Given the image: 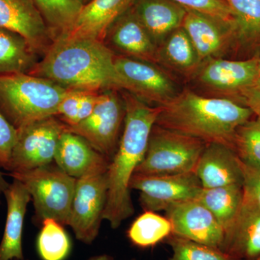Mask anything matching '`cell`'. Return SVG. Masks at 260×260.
<instances>
[{
	"mask_svg": "<svg viewBox=\"0 0 260 260\" xmlns=\"http://www.w3.org/2000/svg\"><path fill=\"white\" fill-rule=\"evenodd\" d=\"M112 51L96 39L64 35L56 38L28 74L73 90H124Z\"/></svg>",
	"mask_w": 260,
	"mask_h": 260,
	"instance_id": "obj_1",
	"label": "cell"
},
{
	"mask_svg": "<svg viewBox=\"0 0 260 260\" xmlns=\"http://www.w3.org/2000/svg\"><path fill=\"white\" fill-rule=\"evenodd\" d=\"M122 94L126 114L119 146L107 171L108 194L103 220L118 229L135 213L129 183L144 158L149 138L160 107L149 105L133 94Z\"/></svg>",
	"mask_w": 260,
	"mask_h": 260,
	"instance_id": "obj_2",
	"label": "cell"
},
{
	"mask_svg": "<svg viewBox=\"0 0 260 260\" xmlns=\"http://www.w3.org/2000/svg\"><path fill=\"white\" fill-rule=\"evenodd\" d=\"M155 124L233 149L238 128L250 120L252 111L232 99L205 97L189 90L160 106ZM234 150V149H233Z\"/></svg>",
	"mask_w": 260,
	"mask_h": 260,
	"instance_id": "obj_3",
	"label": "cell"
},
{
	"mask_svg": "<svg viewBox=\"0 0 260 260\" xmlns=\"http://www.w3.org/2000/svg\"><path fill=\"white\" fill-rule=\"evenodd\" d=\"M70 90L26 73L0 75V112L18 129L57 115L59 104Z\"/></svg>",
	"mask_w": 260,
	"mask_h": 260,
	"instance_id": "obj_4",
	"label": "cell"
},
{
	"mask_svg": "<svg viewBox=\"0 0 260 260\" xmlns=\"http://www.w3.org/2000/svg\"><path fill=\"white\" fill-rule=\"evenodd\" d=\"M28 189L34 203L32 220L39 225L47 218L68 225L77 179L53 162L23 172L9 173Z\"/></svg>",
	"mask_w": 260,
	"mask_h": 260,
	"instance_id": "obj_5",
	"label": "cell"
},
{
	"mask_svg": "<svg viewBox=\"0 0 260 260\" xmlns=\"http://www.w3.org/2000/svg\"><path fill=\"white\" fill-rule=\"evenodd\" d=\"M206 143L155 124L144 158L135 174L175 175L194 172Z\"/></svg>",
	"mask_w": 260,
	"mask_h": 260,
	"instance_id": "obj_6",
	"label": "cell"
},
{
	"mask_svg": "<svg viewBox=\"0 0 260 260\" xmlns=\"http://www.w3.org/2000/svg\"><path fill=\"white\" fill-rule=\"evenodd\" d=\"M117 92V90L100 92L91 115L76 125H66L67 129L83 137L110 161L119 146L126 114L124 99Z\"/></svg>",
	"mask_w": 260,
	"mask_h": 260,
	"instance_id": "obj_7",
	"label": "cell"
},
{
	"mask_svg": "<svg viewBox=\"0 0 260 260\" xmlns=\"http://www.w3.org/2000/svg\"><path fill=\"white\" fill-rule=\"evenodd\" d=\"M66 124L56 116L18 129L9 173L23 172L54 162L59 138Z\"/></svg>",
	"mask_w": 260,
	"mask_h": 260,
	"instance_id": "obj_8",
	"label": "cell"
},
{
	"mask_svg": "<svg viewBox=\"0 0 260 260\" xmlns=\"http://www.w3.org/2000/svg\"><path fill=\"white\" fill-rule=\"evenodd\" d=\"M107 171L77 179L68 225L85 244H91L100 231L107 201Z\"/></svg>",
	"mask_w": 260,
	"mask_h": 260,
	"instance_id": "obj_9",
	"label": "cell"
},
{
	"mask_svg": "<svg viewBox=\"0 0 260 260\" xmlns=\"http://www.w3.org/2000/svg\"><path fill=\"white\" fill-rule=\"evenodd\" d=\"M129 188L140 191V203L144 211L155 213L196 200L203 189L194 172L164 176L134 174Z\"/></svg>",
	"mask_w": 260,
	"mask_h": 260,
	"instance_id": "obj_10",
	"label": "cell"
},
{
	"mask_svg": "<svg viewBox=\"0 0 260 260\" xmlns=\"http://www.w3.org/2000/svg\"><path fill=\"white\" fill-rule=\"evenodd\" d=\"M114 64L124 82V91L149 105L160 107L177 94L172 80L153 63L121 55L114 56Z\"/></svg>",
	"mask_w": 260,
	"mask_h": 260,
	"instance_id": "obj_11",
	"label": "cell"
},
{
	"mask_svg": "<svg viewBox=\"0 0 260 260\" xmlns=\"http://www.w3.org/2000/svg\"><path fill=\"white\" fill-rule=\"evenodd\" d=\"M172 234L221 250L225 232L208 208L198 200L172 205L165 211Z\"/></svg>",
	"mask_w": 260,
	"mask_h": 260,
	"instance_id": "obj_12",
	"label": "cell"
},
{
	"mask_svg": "<svg viewBox=\"0 0 260 260\" xmlns=\"http://www.w3.org/2000/svg\"><path fill=\"white\" fill-rule=\"evenodd\" d=\"M0 28L23 36L42 56L54 41L32 0H0Z\"/></svg>",
	"mask_w": 260,
	"mask_h": 260,
	"instance_id": "obj_13",
	"label": "cell"
},
{
	"mask_svg": "<svg viewBox=\"0 0 260 260\" xmlns=\"http://www.w3.org/2000/svg\"><path fill=\"white\" fill-rule=\"evenodd\" d=\"M204 62L198 73L200 83L225 93H240L254 86L260 76L258 57L246 60L212 58Z\"/></svg>",
	"mask_w": 260,
	"mask_h": 260,
	"instance_id": "obj_14",
	"label": "cell"
},
{
	"mask_svg": "<svg viewBox=\"0 0 260 260\" xmlns=\"http://www.w3.org/2000/svg\"><path fill=\"white\" fill-rule=\"evenodd\" d=\"M194 174L203 189L242 185L244 181L242 162L230 147L208 143L200 155Z\"/></svg>",
	"mask_w": 260,
	"mask_h": 260,
	"instance_id": "obj_15",
	"label": "cell"
},
{
	"mask_svg": "<svg viewBox=\"0 0 260 260\" xmlns=\"http://www.w3.org/2000/svg\"><path fill=\"white\" fill-rule=\"evenodd\" d=\"M132 7L112 24L104 43L106 45L110 44L122 56L156 62L158 48L137 18Z\"/></svg>",
	"mask_w": 260,
	"mask_h": 260,
	"instance_id": "obj_16",
	"label": "cell"
},
{
	"mask_svg": "<svg viewBox=\"0 0 260 260\" xmlns=\"http://www.w3.org/2000/svg\"><path fill=\"white\" fill-rule=\"evenodd\" d=\"M110 160L83 137L65 129L61 135L54 162L70 177L78 179L99 172H107Z\"/></svg>",
	"mask_w": 260,
	"mask_h": 260,
	"instance_id": "obj_17",
	"label": "cell"
},
{
	"mask_svg": "<svg viewBox=\"0 0 260 260\" xmlns=\"http://www.w3.org/2000/svg\"><path fill=\"white\" fill-rule=\"evenodd\" d=\"M4 197L7 203V218L0 242V260L25 259L23 248L24 220L31 196L25 186L13 179Z\"/></svg>",
	"mask_w": 260,
	"mask_h": 260,
	"instance_id": "obj_18",
	"label": "cell"
},
{
	"mask_svg": "<svg viewBox=\"0 0 260 260\" xmlns=\"http://www.w3.org/2000/svg\"><path fill=\"white\" fill-rule=\"evenodd\" d=\"M181 27L190 38L202 63L216 58L235 38L236 29L232 25L190 10L186 11Z\"/></svg>",
	"mask_w": 260,
	"mask_h": 260,
	"instance_id": "obj_19",
	"label": "cell"
},
{
	"mask_svg": "<svg viewBox=\"0 0 260 260\" xmlns=\"http://www.w3.org/2000/svg\"><path fill=\"white\" fill-rule=\"evenodd\" d=\"M221 250L236 260L260 256V206L245 201L232 228L225 234Z\"/></svg>",
	"mask_w": 260,
	"mask_h": 260,
	"instance_id": "obj_20",
	"label": "cell"
},
{
	"mask_svg": "<svg viewBox=\"0 0 260 260\" xmlns=\"http://www.w3.org/2000/svg\"><path fill=\"white\" fill-rule=\"evenodd\" d=\"M132 8L158 48L181 27L187 11L173 0H136Z\"/></svg>",
	"mask_w": 260,
	"mask_h": 260,
	"instance_id": "obj_21",
	"label": "cell"
},
{
	"mask_svg": "<svg viewBox=\"0 0 260 260\" xmlns=\"http://www.w3.org/2000/svg\"><path fill=\"white\" fill-rule=\"evenodd\" d=\"M136 0H90L83 5L71 31L66 35L104 42L109 28Z\"/></svg>",
	"mask_w": 260,
	"mask_h": 260,
	"instance_id": "obj_22",
	"label": "cell"
},
{
	"mask_svg": "<svg viewBox=\"0 0 260 260\" xmlns=\"http://www.w3.org/2000/svg\"><path fill=\"white\" fill-rule=\"evenodd\" d=\"M40 54L23 36L0 28V75L28 74Z\"/></svg>",
	"mask_w": 260,
	"mask_h": 260,
	"instance_id": "obj_23",
	"label": "cell"
},
{
	"mask_svg": "<svg viewBox=\"0 0 260 260\" xmlns=\"http://www.w3.org/2000/svg\"><path fill=\"white\" fill-rule=\"evenodd\" d=\"M242 185L203 189L196 200L211 212L225 233L232 228L243 204Z\"/></svg>",
	"mask_w": 260,
	"mask_h": 260,
	"instance_id": "obj_24",
	"label": "cell"
},
{
	"mask_svg": "<svg viewBox=\"0 0 260 260\" xmlns=\"http://www.w3.org/2000/svg\"><path fill=\"white\" fill-rule=\"evenodd\" d=\"M160 61L183 73L194 71L202 64L190 38L182 27L168 36L159 46L158 61Z\"/></svg>",
	"mask_w": 260,
	"mask_h": 260,
	"instance_id": "obj_25",
	"label": "cell"
},
{
	"mask_svg": "<svg viewBox=\"0 0 260 260\" xmlns=\"http://www.w3.org/2000/svg\"><path fill=\"white\" fill-rule=\"evenodd\" d=\"M54 40L69 34L83 5L77 0H32Z\"/></svg>",
	"mask_w": 260,
	"mask_h": 260,
	"instance_id": "obj_26",
	"label": "cell"
},
{
	"mask_svg": "<svg viewBox=\"0 0 260 260\" xmlns=\"http://www.w3.org/2000/svg\"><path fill=\"white\" fill-rule=\"evenodd\" d=\"M172 234V225L169 219L153 211H144L126 233L130 242L141 249L153 247Z\"/></svg>",
	"mask_w": 260,
	"mask_h": 260,
	"instance_id": "obj_27",
	"label": "cell"
},
{
	"mask_svg": "<svg viewBox=\"0 0 260 260\" xmlns=\"http://www.w3.org/2000/svg\"><path fill=\"white\" fill-rule=\"evenodd\" d=\"M37 250L42 260L68 259L72 250V242L64 225L54 219L43 220L37 237Z\"/></svg>",
	"mask_w": 260,
	"mask_h": 260,
	"instance_id": "obj_28",
	"label": "cell"
},
{
	"mask_svg": "<svg viewBox=\"0 0 260 260\" xmlns=\"http://www.w3.org/2000/svg\"><path fill=\"white\" fill-rule=\"evenodd\" d=\"M235 18V38L243 44L260 42V0H225Z\"/></svg>",
	"mask_w": 260,
	"mask_h": 260,
	"instance_id": "obj_29",
	"label": "cell"
},
{
	"mask_svg": "<svg viewBox=\"0 0 260 260\" xmlns=\"http://www.w3.org/2000/svg\"><path fill=\"white\" fill-rule=\"evenodd\" d=\"M233 149L246 167L260 169V121L249 120L238 128Z\"/></svg>",
	"mask_w": 260,
	"mask_h": 260,
	"instance_id": "obj_30",
	"label": "cell"
},
{
	"mask_svg": "<svg viewBox=\"0 0 260 260\" xmlns=\"http://www.w3.org/2000/svg\"><path fill=\"white\" fill-rule=\"evenodd\" d=\"M172 249L168 260H236L215 248L191 242L172 234L167 239Z\"/></svg>",
	"mask_w": 260,
	"mask_h": 260,
	"instance_id": "obj_31",
	"label": "cell"
},
{
	"mask_svg": "<svg viewBox=\"0 0 260 260\" xmlns=\"http://www.w3.org/2000/svg\"><path fill=\"white\" fill-rule=\"evenodd\" d=\"M186 9L211 17L236 29L234 13L225 0H173Z\"/></svg>",
	"mask_w": 260,
	"mask_h": 260,
	"instance_id": "obj_32",
	"label": "cell"
},
{
	"mask_svg": "<svg viewBox=\"0 0 260 260\" xmlns=\"http://www.w3.org/2000/svg\"><path fill=\"white\" fill-rule=\"evenodd\" d=\"M18 129L0 112V169L9 172Z\"/></svg>",
	"mask_w": 260,
	"mask_h": 260,
	"instance_id": "obj_33",
	"label": "cell"
},
{
	"mask_svg": "<svg viewBox=\"0 0 260 260\" xmlns=\"http://www.w3.org/2000/svg\"><path fill=\"white\" fill-rule=\"evenodd\" d=\"M85 92L88 91L71 90L59 104L56 116L67 126L76 124L80 101Z\"/></svg>",
	"mask_w": 260,
	"mask_h": 260,
	"instance_id": "obj_34",
	"label": "cell"
},
{
	"mask_svg": "<svg viewBox=\"0 0 260 260\" xmlns=\"http://www.w3.org/2000/svg\"><path fill=\"white\" fill-rule=\"evenodd\" d=\"M242 166L244 200L260 206V169Z\"/></svg>",
	"mask_w": 260,
	"mask_h": 260,
	"instance_id": "obj_35",
	"label": "cell"
},
{
	"mask_svg": "<svg viewBox=\"0 0 260 260\" xmlns=\"http://www.w3.org/2000/svg\"><path fill=\"white\" fill-rule=\"evenodd\" d=\"M242 104L249 108L260 121V89L255 86L244 89L240 93Z\"/></svg>",
	"mask_w": 260,
	"mask_h": 260,
	"instance_id": "obj_36",
	"label": "cell"
},
{
	"mask_svg": "<svg viewBox=\"0 0 260 260\" xmlns=\"http://www.w3.org/2000/svg\"><path fill=\"white\" fill-rule=\"evenodd\" d=\"M9 185L10 183L5 179L4 174L0 169V205L2 203V197H4L5 191Z\"/></svg>",
	"mask_w": 260,
	"mask_h": 260,
	"instance_id": "obj_37",
	"label": "cell"
},
{
	"mask_svg": "<svg viewBox=\"0 0 260 260\" xmlns=\"http://www.w3.org/2000/svg\"><path fill=\"white\" fill-rule=\"evenodd\" d=\"M86 260H114V257L112 256L109 255V254H98V255H94L90 256ZM135 260V259H130Z\"/></svg>",
	"mask_w": 260,
	"mask_h": 260,
	"instance_id": "obj_38",
	"label": "cell"
},
{
	"mask_svg": "<svg viewBox=\"0 0 260 260\" xmlns=\"http://www.w3.org/2000/svg\"><path fill=\"white\" fill-rule=\"evenodd\" d=\"M254 86L256 87V88L260 89V76L259 77V78H258L257 80H256L255 85Z\"/></svg>",
	"mask_w": 260,
	"mask_h": 260,
	"instance_id": "obj_39",
	"label": "cell"
},
{
	"mask_svg": "<svg viewBox=\"0 0 260 260\" xmlns=\"http://www.w3.org/2000/svg\"><path fill=\"white\" fill-rule=\"evenodd\" d=\"M77 1L80 2V3L83 5L87 4V3H88V0H77Z\"/></svg>",
	"mask_w": 260,
	"mask_h": 260,
	"instance_id": "obj_40",
	"label": "cell"
},
{
	"mask_svg": "<svg viewBox=\"0 0 260 260\" xmlns=\"http://www.w3.org/2000/svg\"><path fill=\"white\" fill-rule=\"evenodd\" d=\"M258 59H259V71H260V56H258Z\"/></svg>",
	"mask_w": 260,
	"mask_h": 260,
	"instance_id": "obj_41",
	"label": "cell"
},
{
	"mask_svg": "<svg viewBox=\"0 0 260 260\" xmlns=\"http://www.w3.org/2000/svg\"><path fill=\"white\" fill-rule=\"evenodd\" d=\"M254 260H260V256H258L257 258H256V259Z\"/></svg>",
	"mask_w": 260,
	"mask_h": 260,
	"instance_id": "obj_42",
	"label": "cell"
},
{
	"mask_svg": "<svg viewBox=\"0 0 260 260\" xmlns=\"http://www.w3.org/2000/svg\"><path fill=\"white\" fill-rule=\"evenodd\" d=\"M14 260H19V259H14ZM23 260H29V259H24Z\"/></svg>",
	"mask_w": 260,
	"mask_h": 260,
	"instance_id": "obj_43",
	"label": "cell"
},
{
	"mask_svg": "<svg viewBox=\"0 0 260 260\" xmlns=\"http://www.w3.org/2000/svg\"><path fill=\"white\" fill-rule=\"evenodd\" d=\"M90 0H88V3H89V2H90Z\"/></svg>",
	"mask_w": 260,
	"mask_h": 260,
	"instance_id": "obj_44",
	"label": "cell"
}]
</instances>
